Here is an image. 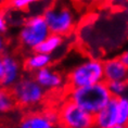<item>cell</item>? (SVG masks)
I'll list each match as a JSON object with an SVG mask.
<instances>
[{
  "label": "cell",
  "mask_w": 128,
  "mask_h": 128,
  "mask_svg": "<svg viewBox=\"0 0 128 128\" xmlns=\"http://www.w3.org/2000/svg\"><path fill=\"white\" fill-rule=\"evenodd\" d=\"M68 96V100L94 116L113 99L105 82L87 87L70 89Z\"/></svg>",
  "instance_id": "1"
},
{
  "label": "cell",
  "mask_w": 128,
  "mask_h": 128,
  "mask_svg": "<svg viewBox=\"0 0 128 128\" xmlns=\"http://www.w3.org/2000/svg\"><path fill=\"white\" fill-rule=\"evenodd\" d=\"M104 82L103 61L97 58H86L68 72L66 84L70 89L87 87Z\"/></svg>",
  "instance_id": "2"
},
{
  "label": "cell",
  "mask_w": 128,
  "mask_h": 128,
  "mask_svg": "<svg viewBox=\"0 0 128 128\" xmlns=\"http://www.w3.org/2000/svg\"><path fill=\"white\" fill-rule=\"evenodd\" d=\"M18 106L35 108L44 103L47 91L36 82L33 75H26L11 89Z\"/></svg>",
  "instance_id": "3"
},
{
  "label": "cell",
  "mask_w": 128,
  "mask_h": 128,
  "mask_svg": "<svg viewBox=\"0 0 128 128\" xmlns=\"http://www.w3.org/2000/svg\"><path fill=\"white\" fill-rule=\"evenodd\" d=\"M42 16L50 33L61 37L68 36L76 26L75 12L68 6H50L44 11Z\"/></svg>",
  "instance_id": "4"
},
{
  "label": "cell",
  "mask_w": 128,
  "mask_h": 128,
  "mask_svg": "<svg viewBox=\"0 0 128 128\" xmlns=\"http://www.w3.org/2000/svg\"><path fill=\"white\" fill-rule=\"evenodd\" d=\"M50 34L42 14H35L24 21L18 32V42L25 50L33 52Z\"/></svg>",
  "instance_id": "5"
},
{
  "label": "cell",
  "mask_w": 128,
  "mask_h": 128,
  "mask_svg": "<svg viewBox=\"0 0 128 128\" xmlns=\"http://www.w3.org/2000/svg\"><path fill=\"white\" fill-rule=\"evenodd\" d=\"M61 128H94V115L82 110L71 100L62 102L58 110Z\"/></svg>",
  "instance_id": "6"
},
{
  "label": "cell",
  "mask_w": 128,
  "mask_h": 128,
  "mask_svg": "<svg viewBox=\"0 0 128 128\" xmlns=\"http://www.w3.org/2000/svg\"><path fill=\"white\" fill-rule=\"evenodd\" d=\"M16 128H61L58 111H30L20 118Z\"/></svg>",
  "instance_id": "7"
},
{
  "label": "cell",
  "mask_w": 128,
  "mask_h": 128,
  "mask_svg": "<svg viewBox=\"0 0 128 128\" xmlns=\"http://www.w3.org/2000/svg\"><path fill=\"white\" fill-rule=\"evenodd\" d=\"M4 62V75L0 82V86L7 89H12L18 82L21 80L23 64L18 60V56L11 53H4L2 56Z\"/></svg>",
  "instance_id": "8"
},
{
  "label": "cell",
  "mask_w": 128,
  "mask_h": 128,
  "mask_svg": "<svg viewBox=\"0 0 128 128\" xmlns=\"http://www.w3.org/2000/svg\"><path fill=\"white\" fill-rule=\"evenodd\" d=\"M33 76L46 91H58L66 84V79L64 78V76L51 66L35 73Z\"/></svg>",
  "instance_id": "9"
},
{
  "label": "cell",
  "mask_w": 128,
  "mask_h": 128,
  "mask_svg": "<svg viewBox=\"0 0 128 128\" xmlns=\"http://www.w3.org/2000/svg\"><path fill=\"white\" fill-rule=\"evenodd\" d=\"M104 82H128V66L123 63L120 56L110 58L103 61Z\"/></svg>",
  "instance_id": "10"
},
{
  "label": "cell",
  "mask_w": 128,
  "mask_h": 128,
  "mask_svg": "<svg viewBox=\"0 0 128 128\" xmlns=\"http://www.w3.org/2000/svg\"><path fill=\"white\" fill-rule=\"evenodd\" d=\"M96 128H112L118 125L117 99L113 98L102 110L94 116Z\"/></svg>",
  "instance_id": "11"
},
{
  "label": "cell",
  "mask_w": 128,
  "mask_h": 128,
  "mask_svg": "<svg viewBox=\"0 0 128 128\" xmlns=\"http://www.w3.org/2000/svg\"><path fill=\"white\" fill-rule=\"evenodd\" d=\"M52 63V56L44 54L37 51H33L25 58L23 61V68L28 74H35V73L41 71V70L49 68Z\"/></svg>",
  "instance_id": "12"
},
{
  "label": "cell",
  "mask_w": 128,
  "mask_h": 128,
  "mask_svg": "<svg viewBox=\"0 0 128 128\" xmlns=\"http://www.w3.org/2000/svg\"><path fill=\"white\" fill-rule=\"evenodd\" d=\"M63 44H64V37L50 34L49 36L44 39V41H42V44L37 47V49L35 51L52 56L53 53H56L58 50L61 49Z\"/></svg>",
  "instance_id": "13"
},
{
  "label": "cell",
  "mask_w": 128,
  "mask_h": 128,
  "mask_svg": "<svg viewBox=\"0 0 128 128\" xmlns=\"http://www.w3.org/2000/svg\"><path fill=\"white\" fill-rule=\"evenodd\" d=\"M18 106L11 89L0 86V116H4L12 113Z\"/></svg>",
  "instance_id": "14"
},
{
  "label": "cell",
  "mask_w": 128,
  "mask_h": 128,
  "mask_svg": "<svg viewBox=\"0 0 128 128\" xmlns=\"http://www.w3.org/2000/svg\"><path fill=\"white\" fill-rule=\"evenodd\" d=\"M118 126L128 127V94L117 99Z\"/></svg>",
  "instance_id": "15"
},
{
  "label": "cell",
  "mask_w": 128,
  "mask_h": 128,
  "mask_svg": "<svg viewBox=\"0 0 128 128\" xmlns=\"http://www.w3.org/2000/svg\"><path fill=\"white\" fill-rule=\"evenodd\" d=\"M112 98L120 99L128 94V82H106Z\"/></svg>",
  "instance_id": "16"
},
{
  "label": "cell",
  "mask_w": 128,
  "mask_h": 128,
  "mask_svg": "<svg viewBox=\"0 0 128 128\" xmlns=\"http://www.w3.org/2000/svg\"><path fill=\"white\" fill-rule=\"evenodd\" d=\"M32 4H33L32 0H12L10 4H9V6H10L13 10L24 11V10H26L27 8H30Z\"/></svg>",
  "instance_id": "17"
},
{
  "label": "cell",
  "mask_w": 128,
  "mask_h": 128,
  "mask_svg": "<svg viewBox=\"0 0 128 128\" xmlns=\"http://www.w3.org/2000/svg\"><path fill=\"white\" fill-rule=\"evenodd\" d=\"M9 22L6 14L2 11H0V34H4L8 30Z\"/></svg>",
  "instance_id": "18"
},
{
  "label": "cell",
  "mask_w": 128,
  "mask_h": 128,
  "mask_svg": "<svg viewBox=\"0 0 128 128\" xmlns=\"http://www.w3.org/2000/svg\"><path fill=\"white\" fill-rule=\"evenodd\" d=\"M7 49V40L4 34H0V56H4Z\"/></svg>",
  "instance_id": "19"
},
{
  "label": "cell",
  "mask_w": 128,
  "mask_h": 128,
  "mask_svg": "<svg viewBox=\"0 0 128 128\" xmlns=\"http://www.w3.org/2000/svg\"><path fill=\"white\" fill-rule=\"evenodd\" d=\"M120 59L123 61V63L126 66H128V46L123 50V52L120 54Z\"/></svg>",
  "instance_id": "20"
},
{
  "label": "cell",
  "mask_w": 128,
  "mask_h": 128,
  "mask_svg": "<svg viewBox=\"0 0 128 128\" xmlns=\"http://www.w3.org/2000/svg\"><path fill=\"white\" fill-rule=\"evenodd\" d=\"M2 75H4V62H2V56H0V82L2 79Z\"/></svg>",
  "instance_id": "21"
},
{
  "label": "cell",
  "mask_w": 128,
  "mask_h": 128,
  "mask_svg": "<svg viewBox=\"0 0 128 128\" xmlns=\"http://www.w3.org/2000/svg\"><path fill=\"white\" fill-rule=\"evenodd\" d=\"M112 128H128V127H123V126H115V127H112Z\"/></svg>",
  "instance_id": "22"
}]
</instances>
